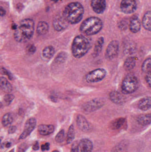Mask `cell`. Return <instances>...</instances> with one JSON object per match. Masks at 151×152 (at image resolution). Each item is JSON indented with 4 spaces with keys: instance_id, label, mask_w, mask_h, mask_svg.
Returning <instances> with one entry per match:
<instances>
[{
    "instance_id": "obj_9",
    "label": "cell",
    "mask_w": 151,
    "mask_h": 152,
    "mask_svg": "<svg viewBox=\"0 0 151 152\" xmlns=\"http://www.w3.org/2000/svg\"><path fill=\"white\" fill-rule=\"evenodd\" d=\"M36 120L35 118H32L28 119L25 123L24 131L20 135L19 139H25L30 135L35 128Z\"/></svg>"
},
{
    "instance_id": "obj_8",
    "label": "cell",
    "mask_w": 151,
    "mask_h": 152,
    "mask_svg": "<svg viewBox=\"0 0 151 152\" xmlns=\"http://www.w3.org/2000/svg\"><path fill=\"white\" fill-rule=\"evenodd\" d=\"M119 49V43L116 40L111 41L107 46L105 51V58L107 60H112L116 58L118 53Z\"/></svg>"
},
{
    "instance_id": "obj_7",
    "label": "cell",
    "mask_w": 151,
    "mask_h": 152,
    "mask_svg": "<svg viewBox=\"0 0 151 152\" xmlns=\"http://www.w3.org/2000/svg\"><path fill=\"white\" fill-rule=\"evenodd\" d=\"M104 104L105 101L103 99L100 98H95L84 103L82 107V110L83 112L90 113L99 110Z\"/></svg>"
},
{
    "instance_id": "obj_23",
    "label": "cell",
    "mask_w": 151,
    "mask_h": 152,
    "mask_svg": "<svg viewBox=\"0 0 151 152\" xmlns=\"http://www.w3.org/2000/svg\"><path fill=\"white\" fill-rule=\"evenodd\" d=\"M137 59L135 57H130L126 59L124 63V69L126 71H130L135 67Z\"/></svg>"
},
{
    "instance_id": "obj_28",
    "label": "cell",
    "mask_w": 151,
    "mask_h": 152,
    "mask_svg": "<svg viewBox=\"0 0 151 152\" xmlns=\"http://www.w3.org/2000/svg\"><path fill=\"white\" fill-rule=\"evenodd\" d=\"M75 137V133H74V127L73 125H71L69 127V129H68V133L67 135V140L66 142L68 144L71 143Z\"/></svg>"
},
{
    "instance_id": "obj_5",
    "label": "cell",
    "mask_w": 151,
    "mask_h": 152,
    "mask_svg": "<svg viewBox=\"0 0 151 152\" xmlns=\"http://www.w3.org/2000/svg\"><path fill=\"white\" fill-rule=\"evenodd\" d=\"M139 86V82L137 77L130 74L126 76L123 79L121 89L124 94H129L135 92Z\"/></svg>"
},
{
    "instance_id": "obj_31",
    "label": "cell",
    "mask_w": 151,
    "mask_h": 152,
    "mask_svg": "<svg viewBox=\"0 0 151 152\" xmlns=\"http://www.w3.org/2000/svg\"><path fill=\"white\" fill-rule=\"evenodd\" d=\"M142 69L143 72L146 73L151 70V58L147 59L144 61L142 65Z\"/></svg>"
},
{
    "instance_id": "obj_1",
    "label": "cell",
    "mask_w": 151,
    "mask_h": 152,
    "mask_svg": "<svg viewBox=\"0 0 151 152\" xmlns=\"http://www.w3.org/2000/svg\"><path fill=\"white\" fill-rule=\"evenodd\" d=\"M35 23L31 19H25L20 22L14 33L15 40L18 42L25 43L33 37Z\"/></svg>"
},
{
    "instance_id": "obj_13",
    "label": "cell",
    "mask_w": 151,
    "mask_h": 152,
    "mask_svg": "<svg viewBox=\"0 0 151 152\" xmlns=\"http://www.w3.org/2000/svg\"><path fill=\"white\" fill-rule=\"evenodd\" d=\"M55 48L52 45L46 46L43 50L41 53L42 58L45 61H48L55 55Z\"/></svg>"
},
{
    "instance_id": "obj_43",
    "label": "cell",
    "mask_w": 151,
    "mask_h": 152,
    "mask_svg": "<svg viewBox=\"0 0 151 152\" xmlns=\"http://www.w3.org/2000/svg\"><path fill=\"white\" fill-rule=\"evenodd\" d=\"M12 151H13V150H12ZM12 151H10V152H12Z\"/></svg>"
},
{
    "instance_id": "obj_18",
    "label": "cell",
    "mask_w": 151,
    "mask_h": 152,
    "mask_svg": "<svg viewBox=\"0 0 151 152\" xmlns=\"http://www.w3.org/2000/svg\"><path fill=\"white\" fill-rule=\"evenodd\" d=\"M55 127L53 125H44L41 124L39 125L38 130L40 134L42 135H48L54 132Z\"/></svg>"
},
{
    "instance_id": "obj_39",
    "label": "cell",
    "mask_w": 151,
    "mask_h": 152,
    "mask_svg": "<svg viewBox=\"0 0 151 152\" xmlns=\"http://www.w3.org/2000/svg\"><path fill=\"white\" fill-rule=\"evenodd\" d=\"M17 128L16 126H11L9 128V130H8V133L9 134H13L16 132L17 131Z\"/></svg>"
},
{
    "instance_id": "obj_25",
    "label": "cell",
    "mask_w": 151,
    "mask_h": 152,
    "mask_svg": "<svg viewBox=\"0 0 151 152\" xmlns=\"http://www.w3.org/2000/svg\"><path fill=\"white\" fill-rule=\"evenodd\" d=\"M137 121L140 125L147 126L151 124V113L140 115L137 119Z\"/></svg>"
},
{
    "instance_id": "obj_22",
    "label": "cell",
    "mask_w": 151,
    "mask_h": 152,
    "mask_svg": "<svg viewBox=\"0 0 151 152\" xmlns=\"http://www.w3.org/2000/svg\"><path fill=\"white\" fill-rule=\"evenodd\" d=\"M49 26L45 21H40L38 23L36 27V33L39 35L46 34L49 31Z\"/></svg>"
},
{
    "instance_id": "obj_41",
    "label": "cell",
    "mask_w": 151,
    "mask_h": 152,
    "mask_svg": "<svg viewBox=\"0 0 151 152\" xmlns=\"http://www.w3.org/2000/svg\"><path fill=\"white\" fill-rule=\"evenodd\" d=\"M1 16H4V15L5 14V10H4L3 9L2 7H1Z\"/></svg>"
},
{
    "instance_id": "obj_24",
    "label": "cell",
    "mask_w": 151,
    "mask_h": 152,
    "mask_svg": "<svg viewBox=\"0 0 151 152\" xmlns=\"http://www.w3.org/2000/svg\"><path fill=\"white\" fill-rule=\"evenodd\" d=\"M142 25L145 29L151 31V11L147 12L144 14L143 18Z\"/></svg>"
},
{
    "instance_id": "obj_40",
    "label": "cell",
    "mask_w": 151,
    "mask_h": 152,
    "mask_svg": "<svg viewBox=\"0 0 151 152\" xmlns=\"http://www.w3.org/2000/svg\"><path fill=\"white\" fill-rule=\"evenodd\" d=\"M40 146H39V144L38 142H36L34 144L33 146V150L34 151H38L39 150Z\"/></svg>"
},
{
    "instance_id": "obj_37",
    "label": "cell",
    "mask_w": 151,
    "mask_h": 152,
    "mask_svg": "<svg viewBox=\"0 0 151 152\" xmlns=\"http://www.w3.org/2000/svg\"><path fill=\"white\" fill-rule=\"evenodd\" d=\"M145 79L147 84L151 88V70L146 73Z\"/></svg>"
},
{
    "instance_id": "obj_35",
    "label": "cell",
    "mask_w": 151,
    "mask_h": 152,
    "mask_svg": "<svg viewBox=\"0 0 151 152\" xmlns=\"http://www.w3.org/2000/svg\"><path fill=\"white\" fill-rule=\"evenodd\" d=\"M1 74H3V75L8 76V78L10 80H12V79L13 77H12V75L4 68H2L1 69Z\"/></svg>"
},
{
    "instance_id": "obj_10",
    "label": "cell",
    "mask_w": 151,
    "mask_h": 152,
    "mask_svg": "<svg viewBox=\"0 0 151 152\" xmlns=\"http://www.w3.org/2000/svg\"><path fill=\"white\" fill-rule=\"evenodd\" d=\"M69 24L70 23L66 19L63 14L57 15L53 21V27L58 32L63 31L67 28Z\"/></svg>"
},
{
    "instance_id": "obj_11",
    "label": "cell",
    "mask_w": 151,
    "mask_h": 152,
    "mask_svg": "<svg viewBox=\"0 0 151 152\" xmlns=\"http://www.w3.org/2000/svg\"><path fill=\"white\" fill-rule=\"evenodd\" d=\"M120 7L124 13L130 14L136 10L137 4L135 0H122L121 3Z\"/></svg>"
},
{
    "instance_id": "obj_14",
    "label": "cell",
    "mask_w": 151,
    "mask_h": 152,
    "mask_svg": "<svg viewBox=\"0 0 151 152\" xmlns=\"http://www.w3.org/2000/svg\"><path fill=\"white\" fill-rule=\"evenodd\" d=\"M76 123L78 128L83 132H87L90 128L89 124L86 118L79 114L76 118Z\"/></svg>"
},
{
    "instance_id": "obj_19",
    "label": "cell",
    "mask_w": 151,
    "mask_h": 152,
    "mask_svg": "<svg viewBox=\"0 0 151 152\" xmlns=\"http://www.w3.org/2000/svg\"><path fill=\"white\" fill-rule=\"evenodd\" d=\"M109 96L111 101L116 104H122L125 101L124 96L118 91H112Z\"/></svg>"
},
{
    "instance_id": "obj_32",
    "label": "cell",
    "mask_w": 151,
    "mask_h": 152,
    "mask_svg": "<svg viewBox=\"0 0 151 152\" xmlns=\"http://www.w3.org/2000/svg\"><path fill=\"white\" fill-rule=\"evenodd\" d=\"M65 138V131L64 129L60 130L55 137V140L58 143H61L64 141Z\"/></svg>"
},
{
    "instance_id": "obj_34",
    "label": "cell",
    "mask_w": 151,
    "mask_h": 152,
    "mask_svg": "<svg viewBox=\"0 0 151 152\" xmlns=\"http://www.w3.org/2000/svg\"><path fill=\"white\" fill-rule=\"evenodd\" d=\"M26 50L29 54H33L36 52V48L34 45H29L27 46Z\"/></svg>"
},
{
    "instance_id": "obj_4",
    "label": "cell",
    "mask_w": 151,
    "mask_h": 152,
    "mask_svg": "<svg viewBox=\"0 0 151 152\" xmlns=\"http://www.w3.org/2000/svg\"><path fill=\"white\" fill-rule=\"evenodd\" d=\"M103 27V22L100 19L97 17H90L82 23L79 30L86 35L92 36L99 33Z\"/></svg>"
},
{
    "instance_id": "obj_38",
    "label": "cell",
    "mask_w": 151,
    "mask_h": 152,
    "mask_svg": "<svg viewBox=\"0 0 151 152\" xmlns=\"http://www.w3.org/2000/svg\"><path fill=\"white\" fill-rule=\"evenodd\" d=\"M41 150L42 151H48L50 149L49 143H46L42 145H41Z\"/></svg>"
},
{
    "instance_id": "obj_21",
    "label": "cell",
    "mask_w": 151,
    "mask_h": 152,
    "mask_svg": "<svg viewBox=\"0 0 151 152\" xmlns=\"http://www.w3.org/2000/svg\"><path fill=\"white\" fill-rule=\"evenodd\" d=\"M1 89L4 93L9 94L12 91V86L6 78L1 77L0 79Z\"/></svg>"
},
{
    "instance_id": "obj_20",
    "label": "cell",
    "mask_w": 151,
    "mask_h": 152,
    "mask_svg": "<svg viewBox=\"0 0 151 152\" xmlns=\"http://www.w3.org/2000/svg\"><path fill=\"white\" fill-rule=\"evenodd\" d=\"M104 43V39L103 37H99L95 44V47L93 50L92 56L94 58H96L102 52L103 50V46Z\"/></svg>"
},
{
    "instance_id": "obj_3",
    "label": "cell",
    "mask_w": 151,
    "mask_h": 152,
    "mask_svg": "<svg viewBox=\"0 0 151 152\" xmlns=\"http://www.w3.org/2000/svg\"><path fill=\"white\" fill-rule=\"evenodd\" d=\"M84 12V8L82 4L78 2H74L69 4L65 7L63 15L69 23L76 24L82 19Z\"/></svg>"
},
{
    "instance_id": "obj_29",
    "label": "cell",
    "mask_w": 151,
    "mask_h": 152,
    "mask_svg": "<svg viewBox=\"0 0 151 152\" xmlns=\"http://www.w3.org/2000/svg\"><path fill=\"white\" fill-rule=\"evenodd\" d=\"M125 122V119L120 118L113 121L111 124L112 129H118L120 128Z\"/></svg>"
},
{
    "instance_id": "obj_12",
    "label": "cell",
    "mask_w": 151,
    "mask_h": 152,
    "mask_svg": "<svg viewBox=\"0 0 151 152\" xmlns=\"http://www.w3.org/2000/svg\"><path fill=\"white\" fill-rule=\"evenodd\" d=\"M91 6L93 10L98 14H101L106 8L105 0H91Z\"/></svg>"
},
{
    "instance_id": "obj_33",
    "label": "cell",
    "mask_w": 151,
    "mask_h": 152,
    "mask_svg": "<svg viewBox=\"0 0 151 152\" xmlns=\"http://www.w3.org/2000/svg\"><path fill=\"white\" fill-rule=\"evenodd\" d=\"M15 98L14 95L12 94H7L4 97V100L6 105H9L12 102Z\"/></svg>"
},
{
    "instance_id": "obj_30",
    "label": "cell",
    "mask_w": 151,
    "mask_h": 152,
    "mask_svg": "<svg viewBox=\"0 0 151 152\" xmlns=\"http://www.w3.org/2000/svg\"><path fill=\"white\" fill-rule=\"evenodd\" d=\"M136 49L135 45L133 43H129L125 45L124 53L126 54H133L135 52Z\"/></svg>"
},
{
    "instance_id": "obj_6",
    "label": "cell",
    "mask_w": 151,
    "mask_h": 152,
    "mask_svg": "<svg viewBox=\"0 0 151 152\" xmlns=\"http://www.w3.org/2000/svg\"><path fill=\"white\" fill-rule=\"evenodd\" d=\"M106 75L107 72L104 69H97L87 74L85 76V79L87 83H97L104 79Z\"/></svg>"
},
{
    "instance_id": "obj_17",
    "label": "cell",
    "mask_w": 151,
    "mask_h": 152,
    "mask_svg": "<svg viewBox=\"0 0 151 152\" xmlns=\"http://www.w3.org/2000/svg\"><path fill=\"white\" fill-rule=\"evenodd\" d=\"M138 107L142 111H147L151 108V97L147 96L144 97L139 101Z\"/></svg>"
},
{
    "instance_id": "obj_2",
    "label": "cell",
    "mask_w": 151,
    "mask_h": 152,
    "mask_svg": "<svg viewBox=\"0 0 151 152\" xmlns=\"http://www.w3.org/2000/svg\"><path fill=\"white\" fill-rule=\"evenodd\" d=\"M91 43L88 38L79 35L74 37L72 43V54L76 58H80L84 57L90 50Z\"/></svg>"
},
{
    "instance_id": "obj_15",
    "label": "cell",
    "mask_w": 151,
    "mask_h": 152,
    "mask_svg": "<svg viewBox=\"0 0 151 152\" xmlns=\"http://www.w3.org/2000/svg\"><path fill=\"white\" fill-rule=\"evenodd\" d=\"M81 152H92L93 150V144L87 139H82L79 143Z\"/></svg>"
},
{
    "instance_id": "obj_16",
    "label": "cell",
    "mask_w": 151,
    "mask_h": 152,
    "mask_svg": "<svg viewBox=\"0 0 151 152\" xmlns=\"http://www.w3.org/2000/svg\"><path fill=\"white\" fill-rule=\"evenodd\" d=\"M129 29L133 33H137L141 29V23L137 17H133L130 19L129 23Z\"/></svg>"
},
{
    "instance_id": "obj_27",
    "label": "cell",
    "mask_w": 151,
    "mask_h": 152,
    "mask_svg": "<svg viewBox=\"0 0 151 152\" xmlns=\"http://www.w3.org/2000/svg\"><path fill=\"white\" fill-rule=\"evenodd\" d=\"M67 58V54L65 52H61L57 55L55 58V62L56 64H61L64 63Z\"/></svg>"
},
{
    "instance_id": "obj_36",
    "label": "cell",
    "mask_w": 151,
    "mask_h": 152,
    "mask_svg": "<svg viewBox=\"0 0 151 152\" xmlns=\"http://www.w3.org/2000/svg\"><path fill=\"white\" fill-rule=\"evenodd\" d=\"M79 144L77 142H74L72 145L71 152H79Z\"/></svg>"
},
{
    "instance_id": "obj_42",
    "label": "cell",
    "mask_w": 151,
    "mask_h": 152,
    "mask_svg": "<svg viewBox=\"0 0 151 152\" xmlns=\"http://www.w3.org/2000/svg\"><path fill=\"white\" fill-rule=\"evenodd\" d=\"M52 152H59L58 151H52Z\"/></svg>"
},
{
    "instance_id": "obj_26",
    "label": "cell",
    "mask_w": 151,
    "mask_h": 152,
    "mask_svg": "<svg viewBox=\"0 0 151 152\" xmlns=\"http://www.w3.org/2000/svg\"><path fill=\"white\" fill-rule=\"evenodd\" d=\"M13 118L11 113H7L3 116L1 123L3 126L6 127L11 124L13 122Z\"/></svg>"
}]
</instances>
